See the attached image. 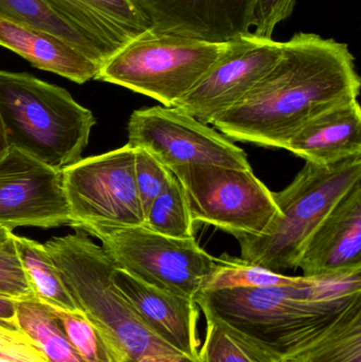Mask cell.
Here are the masks:
<instances>
[{"label":"cell","mask_w":361,"mask_h":362,"mask_svg":"<svg viewBox=\"0 0 361 362\" xmlns=\"http://www.w3.org/2000/svg\"><path fill=\"white\" fill-rule=\"evenodd\" d=\"M17 321L50 362H84L50 310L37 299L16 303Z\"/></svg>","instance_id":"22"},{"label":"cell","mask_w":361,"mask_h":362,"mask_svg":"<svg viewBox=\"0 0 361 362\" xmlns=\"http://www.w3.org/2000/svg\"><path fill=\"white\" fill-rule=\"evenodd\" d=\"M298 268L307 278L361 268V181L341 198L309 238Z\"/></svg>","instance_id":"15"},{"label":"cell","mask_w":361,"mask_h":362,"mask_svg":"<svg viewBox=\"0 0 361 362\" xmlns=\"http://www.w3.org/2000/svg\"><path fill=\"white\" fill-rule=\"evenodd\" d=\"M361 181V155L330 165L307 163L292 183L273 193L279 214L256 236L239 238L241 259L273 272L298 269L316 230Z\"/></svg>","instance_id":"5"},{"label":"cell","mask_w":361,"mask_h":362,"mask_svg":"<svg viewBox=\"0 0 361 362\" xmlns=\"http://www.w3.org/2000/svg\"><path fill=\"white\" fill-rule=\"evenodd\" d=\"M360 85L347 44L299 32L283 42L275 67L212 125L233 141L285 150L307 122L357 100Z\"/></svg>","instance_id":"1"},{"label":"cell","mask_w":361,"mask_h":362,"mask_svg":"<svg viewBox=\"0 0 361 362\" xmlns=\"http://www.w3.org/2000/svg\"><path fill=\"white\" fill-rule=\"evenodd\" d=\"M42 304L55 317L83 361L114 362L99 332L81 308L65 310L51 304Z\"/></svg>","instance_id":"26"},{"label":"cell","mask_w":361,"mask_h":362,"mask_svg":"<svg viewBox=\"0 0 361 362\" xmlns=\"http://www.w3.org/2000/svg\"><path fill=\"white\" fill-rule=\"evenodd\" d=\"M0 226H70L61 171L10 146L0 158Z\"/></svg>","instance_id":"12"},{"label":"cell","mask_w":361,"mask_h":362,"mask_svg":"<svg viewBox=\"0 0 361 362\" xmlns=\"http://www.w3.org/2000/svg\"><path fill=\"white\" fill-rule=\"evenodd\" d=\"M70 227L90 234L101 228L146 223L135 180V148L81 159L61 171Z\"/></svg>","instance_id":"8"},{"label":"cell","mask_w":361,"mask_h":362,"mask_svg":"<svg viewBox=\"0 0 361 362\" xmlns=\"http://www.w3.org/2000/svg\"><path fill=\"white\" fill-rule=\"evenodd\" d=\"M0 296L16 302L36 299L35 291L17 251L15 234L2 226H0Z\"/></svg>","instance_id":"27"},{"label":"cell","mask_w":361,"mask_h":362,"mask_svg":"<svg viewBox=\"0 0 361 362\" xmlns=\"http://www.w3.org/2000/svg\"><path fill=\"white\" fill-rule=\"evenodd\" d=\"M285 150L307 163L330 165L361 155V110L358 100L335 106L307 122Z\"/></svg>","instance_id":"17"},{"label":"cell","mask_w":361,"mask_h":362,"mask_svg":"<svg viewBox=\"0 0 361 362\" xmlns=\"http://www.w3.org/2000/svg\"><path fill=\"white\" fill-rule=\"evenodd\" d=\"M112 282L148 329L192 362H199V308L195 300L148 284L114 267Z\"/></svg>","instance_id":"14"},{"label":"cell","mask_w":361,"mask_h":362,"mask_svg":"<svg viewBox=\"0 0 361 362\" xmlns=\"http://www.w3.org/2000/svg\"><path fill=\"white\" fill-rule=\"evenodd\" d=\"M16 301L0 296V320L18 323L17 321Z\"/></svg>","instance_id":"31"},{"label":"cell","mask_w":361,"mask_h":362,"mask_svg":"<svg viewBox=\"0 0 361 362\" xmlns=\"http://www.w3.org/2000/svg\"><path fill=\"white\" fill-rule=\"evenodd\" d=\"M0 17L59 36L101 67L106 62L91 40L57 15L44 0H0Z\"/></svg>","instance_id":"19"},{"label":"cell","mask_w":361,"mask_h":362,"mask_svg":"<svg viewBox=\"0 0 361 362\" xmlns=\"http://www.w3.org/2000/svg\"><path fill=\"white\" fill-rule=\"evenodd\" d=\"M235 40L206 42L150 30L110 57L100 69L97 80L175 107L231 50Z\"/></svg>","instance_id":"6"},{"label":"cell","mask_w":361,"mask_h":362,"mask_svg":"<svg viewBox=\"0 0 361 362\" xmlns=\"http://www.w3.org/2000/svg\"><path fill=\"white\" fill-rule=\"evenodd\" d=\"M45 246L114 362H192L141 320L112 282L114 262L85 232L52 238Z\"/></svg>","instance_id":"3"},{"label":"cell","mask_w":361,"mask_h":362,"mask_svg":"<svg viewBox=\"0 0 361 362\" xmlns=\"http://www.w3.org/2000/svg\"><path fill=\"white\" fill-rule=\"evenodd\" d=\"M199 362H280L281 359L225 323L205 316Z\"/></svg>","instance_id":"23"},{"label":"cell","mask_w":361,"mask_h":362,"mask_svg":"<svg viewBox=\"0 0 361 362\" xmlns=\"http://www.w3.org/2000/svg\"><path fill=\"white\" fill-rule=\"evenodd\" d=\"M256 0H136L152 30L212 42L252 33Z\"/></svg>","instance_id":"13"},{"label":"cell","mask_w":361,"mask_h":362,"mask_svg":"<svg viewBox=\"0 0 361 362\" xmlns=\"http://www.w3.org/2000/svg\"><path fill=\"white\" fill-rule=\"evenodd\" d=\"M86 36L106 61L125 45L152 30L136 0H44Z\"/></svg>","instance_id":"16"},{"label":"cell","mask_w":361,"mask_h":362,"mask_svg":"<svg viewBox=\"0 0 361 362\" xmlns=\"http://www.w3.org/2000/svg\"><path fill=\"white\" fill-rule=\"evenodd\" d=\"M284 362H361V300L315 341Z\"/></svg>","instance_id":"20"},{"label":"cell","mask_w":361,"mask_h":362,"mask_svg":"<svg viewBox=\"0 0 361 362\" xmlns=\"http://www.w3.org/2000/svg\"><path fill=\"white\" fill-rule=\"evenodd\" d=\"M0 46L34 67L78 84L97 80L101 66L59 36L0 17Z\"/></svg>","instance_id":"18"},{"label":"cell","mask_w":361,"mask_h":362,"mask_svg":"<svg viewBox=\"0 0 361 362\" xmlns=\"http://www.w3.org/2000/svg\"><path fill=\"white\" fill-rule=\"evenodd\" d=\"M15 242L23 269L35 291L36 299L65 310L80 308L45 244L16 234Z\"/></svg>","instance_id":"21"},{"label":"cell","mask_w":361,"mask_h":362,"mask_svg":"<svg viewBox=\"0 0 361 362\" xmlns=\"http://www.w3.org/2000/svg\"><path fill=\"white\" fill-rule=\"evenodd\" d=\"M0 358L10 362H50L18 323L0 320Z\"/></svg>","instance_id":"29"},{"label":"cell","mask_w":361,"mask_h":362,"mask_svg":"<svg viewBox=\"0 0 361 362\" xmlns=\"http://www.w3.org/2000/svg\"><path fill=\"white\" fill-rule=\"evenodd\" d=\"M297 0H256L252 33L271 37L276 27L292 15Z\"/></svg>","instance_id":"30"},{"label":"cell","mask_w":361,"mask_h":362,"mask_svg":"<svg viewBox=\"0 0 361 362\" xmlns=\"http://www.w3.org/2000/svg\"><path fill=\"white\" fill-rule=\"evenodd\" d=\"M116 267L163 291L195 300L213 274L218 259L195 238H174L146 226L101 228L91 232Z\"/></svg>","instance_id":"7"},{"label":"cell","mask_w":361,"mask_h":362,"mask_svg":"<svg viewBox=\"0 0 361 362\" xmlns=\"http://www.w3.org/2000/svg\"><path fill=\"white\" fill-rule=\"evenodd\" d=\"M173 173L161 165L150 153L135 148V180L144 217L150 204L160 195Z\"/></svg>","instance_id":"28"},{"label":"cell","mask_w":361,"mask_h":362,"mask_svg":"<svg viewBox=\"0 0 361 362\" xmlns=\"http://www.w3.org/2000/svg\"><path fill=\"white\" fill-rule=\"evenodd\" d=\"M315 278L290 276L254 265L243 259L223 255L206 284L205 291L231 288H262V287L305 286ZM203 293V291H201Z\"/></svg>","instance_id":"24"},{"label":"cell","mask_w":361,"mask_h":362,"mask_svg":"<svg viewBox=\"0 0 361 362\" xmlns=\"http://www.w3.org/2000/svg\"><path fill=\"white\" fill-rule=\"evenodd\" d=\"M283 53V42L250 33L218 59L199 84L175 106L205 124L247 95L275 67Z\"/></svg>","instance_id":"11"},{"label":"cell","mask_w":361,"mask_h":362,"mask_svg":"<svg viewBox=\"0 0 361 362\" xmlns=\"http://www.w3.org/2000/svg\"><path fill=\"white\" fill-rule=\"evenodd\" d=\"M172 173L182 183L195 223L223 230L237 240L260 235L279 209L254 171L195 165Z\"/></svg>","instance_id":"9"},{"label":"cell","mask_w":361,"mask_h":362,"mask_svg":"<svg viewBox=\"0 0 361 362\" xmlns=\"http://www.w3.org/2000/svg\"><path fill=\"white\" fill-rule=\"evenodd\" d=\"M127 131L131 148L146 151L171 172L195 165L252 170L245 151L232 140L177 107L135 110Z\"/></svg>","instance_id":"10"},{"label":"cell","mask_w":361,"mask_h":362,"mask_svg":"<svg viewBox=\"0 0 361 362\" xmlns=\"http://www.w3.org/2000/svg\"><path fill=\"white\" fill-rule=\"evenodd\" d=\"M0 118L8 146L63 171L82 159L95 118L69 93L31 74L0 70Z\"/></svg>","instance_id":"4"},{"label":"cell","mask_w":361,"mask_h":362,"mask_svg":"<svg viewBox=\"0 0 361 362\" xmlns=\"http://www.w3.org/2000/svg\"><path fill=\"white\" fill-rule=\"evenodd\" d=\"M280 362H284V361H280Z\"/></svg>","instance_id":"33"},{"label":"cell","mask_w":361,"mask_h":362,"mask_svg":"<svg viewBox=\"0 0 361 362\" xmlns=\"http://www.w3.org/2000/svg\"><path fill=\"white\" fill-rule=\"evenodd\" d=\"M8 140H6V132H4V124H2L1 118H0V158L6 154L8 150Z\"/></svg>","instance_id":"32"},{"label":"cell","mask_w":361,"mask_h":362,"mask_svg":"<svg viewBox=\"0 0 361 362\" xmlns=\"http://www.w3.org/2000/svg\"><path fill=\"white\" fill-rule=\"evenodd\" d=\"M195 223L182 183L172 176L160 195L150 204L144 226L174 238H195Z\"/></svg>","instance_id":"25"},{"label":"cell","mask_w":361,"mask_h":362,"mask_svg":"<svg viewBox=\"0 0 361 362\" xmlns=\"http://www.w3.org/2000/svg\"><path fill=\"white\" fill-rule=\"evenodd\" d=\"M361 300V268L315 276L305 286L205 291L195 299L210 316L281 361L294 356Z\"/></svg>","instance_id":"2"}]
</instances>
